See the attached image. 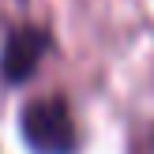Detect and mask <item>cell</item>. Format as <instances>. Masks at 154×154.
<instances>
[{"label": "cell", "instance_id": "6da1fadb", "mask_svg": "<svg viewBox=\"0 0 154 154\" xmlns=\"http://www.w3.org/2000/svg\"><path fill=\"white\" fill-rule=\"evenodd\" d=\"M19 132L34 154H75L79 150V132H75L72 109L60 94L34 98L19 117Z\"/></svg>", "mask_w": 154, "mask_h": 154}, {"label": "cell", "instance_id": "7a4b0ae2", "mask_svg": "<svg viewBox=\"0 0 154 154\" xmlns=\"http://www.w3.org/2000/svg\"><path fill=\"white\" fill-rule=\"evenodd\" d=\"M45 53H49V30H42V26H15L4 38V49H0V79L8 87H23L38 72Z\"/></svg>", "mask_w": 154, "mask_h": 154}]
</instances>
